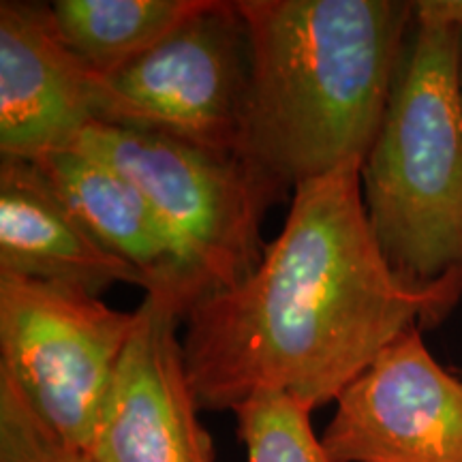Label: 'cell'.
I'll return each instance as SVG.
<instances>
[{
	"instance_id": "277c9868",
	"label": "cell",
	"mask_w": 462,
	"mask_h": 462,
	"mask_svg": "<svg viewBox=\"0 0 462 462\" xmlns=\"http://www.w3.org/2000/svg\"><path fill=\"white\" fill-rule=\"evenodd\" d=\"M71 148L142 190L180 253L198 302L236 285L262 262V221L287 189L245 154L103 123L86 126Z\"/></svg>"
},
{
	"instance_id": "52a82bcc",
	"label": "cell",
	"mask_w": 462,
	"mask_h": 462,
	"mask_svg": "<svg viewBox=\"0 0 462 462\" xmlns=\"http://www.w3.org/2000/svg\"><path fill=\"white\" fill-rule=\"evenodd\" d=\"M321 443L332 462H462V379L409 330L337 398Z\"/></svg>"
},
{
	"instance_id": "4fadbf2b",
	"label": "cell",
	"mask_w": 462,
	"mask_h": 462,
	"mask_svg": "<svg viewBox=\"0 0 462 462\" xmlns=\"http://www.w3.org/2000/svg\"><path fill=\"white\" fill-rule=\"evenodd\" d=\"M246 462H332L310 426L306 404L276 392L251 396L234 409Z\"/></svg>"
},
{
	"instance_id": "30bf717a",
	"label": "cell",
	"mask_w": 462,
	"mask_h": 462,
	"mask_svg": "<svg viewBox=\"0 0 462 462\" xmlns=\"http://www.w3.org/2000/svg\"><path fill=\"white\" fill-rule=\"evenodd\" d=\"M0 274L56 282L99 296L112 285L146 281L101 245L34 161H0Z\"/></svg>"
},
{
	"instance_id": "8fae6325",
	"label": "cell",
	"mask_w": 462,
	"mask_h": 462,
	"mask_svg": "<svg viewBox=\"0 0 462 462\" xmlns=\"http://www.w3.org/2000/svg\"><path fill=\"white\" fill-rule=\"evenodd\" d=\"M34 163L84 227L143 276V293L171 300L184 319L198 302V291L165 225L142 190L82 150H54Z\"/></svg>"
},
{
	"instance_id": "5bb4252c",
	"label": "cell",
	"mask_w": 462,
	"mask_h": 462,
	"mask_svg": "<svg viewBox=\"0 0 462 462\" xmlns=\"http://www.w3.org/2000/svg\"><path fill=\"white\" fill-rule=\"evenodd\" d=\"M0 462H90V458L50 430L11 379L0 373Z\"/></svg>"
},
{
	"instance_id": "3957f363",
	"label": "cell",
	"mask_w": 462,
	"mask_h": 462,
	"mask_svg": "<svg viewBox=\"0 0 462 462\" xmlns=\"http://www.w3.org/2000/svg\"><path fill=\"white\" fill-rule=\"evenodd\" d=\"M462 0L415 3L383 123L364 159L368 221L392 268L462 274Z\"/></svg>"
},
{
	"instance_id": "7c38bea8",
	"label": "cell",
	"mask_w": 462,
	"mask_h": 462,
	"mask_svg": "<svg viewBox=\"0 0 462 462\" xmlns=\"http://www.w3.org/2000/svg\"><path fill=\"white\" fill-rule=\"evenodd\" d=\"M215 0H56L50 5L60 39L101 78L123 71Z\"/></svg>"
},
{
	"instance_id": "ba28073f",
	"label": "cell",
	"mask_w": 462,
	"mask_h": 462,
	"mask_svg": "<svg viewBox=\"0 0 462 462\" xmlns=\"http://www.w3.org/2000/svg\"><path fill=\"white\" fill-rule=\"evenodd\" d=\"M137 317L86 456L90 462H217L178 338L182 310L146 293Z\"/></svg>"
},
{
	"instance_id": "5b68a950",
	"label": "cell",
	"mask_w": 462,
	"mask_h": 462,
	"mask_svg": "<svg viewBox=\"0 0 462 462\" xmlns=\"http://www.w3.org/2000/svg\"><path fill=\"white\" fill-rule=\"evenodd\" d=\"M137 319L84 289L0 274V373L86 454Z\"/></svg>"
},
{
	"instance_id": "8992f818",
	"label": "cell",
	"mask_w": 462,
	"mask_h": 462,
	"mask_svg": "<svg viewBox=\"0 0 462 462\" xmlns=\"http://www.w3.org/2000/svg\"><path fill=\"white\" fill-rule=\"evenodd\" d=\"M246 97L245 22L236 3L215 0L140 60L97 75L95 123L242 154Z\"/></svg>"
},
{
	"instance_id": "6da1fadb",
	"label": "cell",
	"mask_w": 462,
	"mask_h": 462,
	"mask_svg": "<svg viewBox=\"0 0 462 462\" xmlns=\"http://www.w3.org/2000/svg\"><path fill=\"white\" fill-rule=\"evenodd\" d=\"M362 165L300 182L251 274L184 315L182 351L201 409L276 392L337 401L402 334L441 321L462 274L420 285L392 268L368 221Z\"/></svg>"
},
{
	"instance_id": "9a60e30c",
	"label": "cell",
	"mask_w": 462,
	"mask_h": 462,
	"mask_svg": "<svg viewBox=\"0 0 462 462\" xmlns=\"http://www.w3.org/2000/svg\"><path fill=\"white\" fill-rule=\"evenodd\" d=\"M460 31H462V20H460Z\"/></svg>"
},
{
	"instance_id": "7a4b0ae2",
	"label": "cell",
	"mask_w": 462,
	"mask_h": 462,
	"mask_svg": "<svg viewBox=\"0 0 462 462\" xmlns=\"http://www.w3.org/2000/svg\"><path fill=\"white\" fill-rule=\"evenodd\" d=\"M248 43L242 154L285 189L362 165L388 109L415 3L238 0Z\"/></svg>"
},
{
	"instance_id": "9c48e42d",
	"label": "cell",
	"mask_w": 462,
	"mask_h": 462,
	"mask_svg": "<svg viewBox=\"0 0 462 462\" xmlns=\"http://www.w3.org/2000/svg\"><path fill=\"white\" fill-rule=\"evenodd\" d=\"M97 73L69 50L50 5L0 3V152L37 161L97 120Z\"/></svg>"
}]
</instances>
